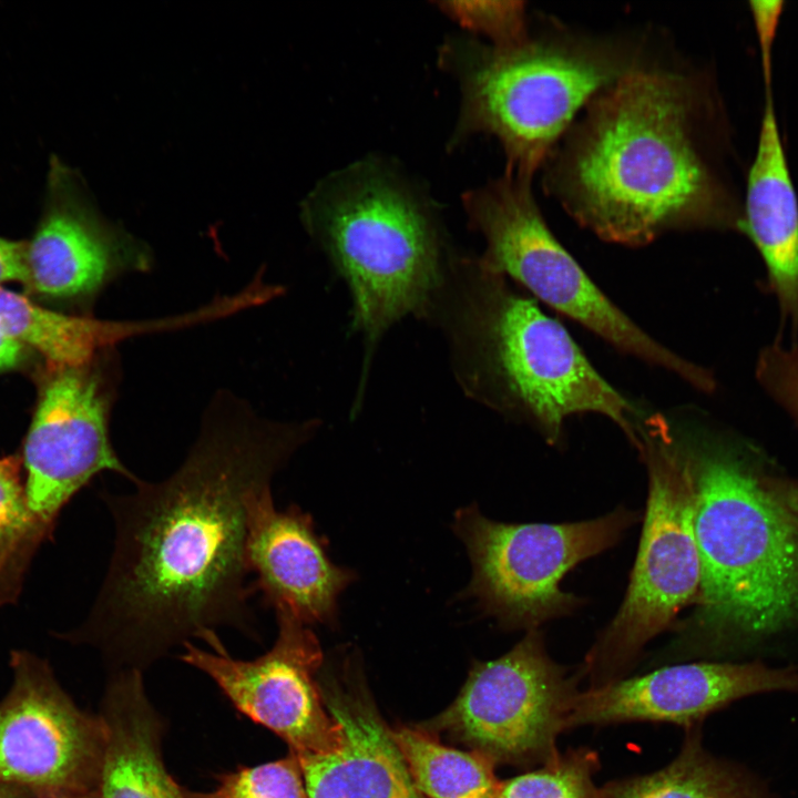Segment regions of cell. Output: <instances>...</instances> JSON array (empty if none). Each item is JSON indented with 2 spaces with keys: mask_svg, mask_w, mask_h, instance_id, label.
Here are the masks:
<instances>
[{
  "mask_svg": "<svg viewBox=\"0 0 798 798\" xmlns=\"http://www.w3.org/2000/svg\"><path fill=\"white\" fill-rule=\"evenodd\" d=\"M755 376L763 389L798 423V342L781 340L764 347Z\"/></svg>",
  "mask_w": 798,
  "mask_h": 798,
  "instance_id": "obj_27",
  "label": "cell"
},
{
  "mask_svg": "<svg viewBox=\"0 0 798 798\" xmlns=\"http://www.w3.org/2000/svg\"><path fill=\"white\" fill-rule=\"evenodd\" d=\"M436 6L462 28L488 37L495 48L528 40L521 1H439Z\"/></svg>",
  "mask_w": 798,
  "mask_h": 798,
  "instance_id": "obj_26",
  "label": "cell"
},
{
  "mask_svg": "<svg viewBox=\"0 0 798 798\" xmlns=\"http://www.w3.org/2000/svg\"><path fill=\"white\" fill-rule=\"evenodd\" d=\"M638 440L648 474L642 536L625 597L581 667L590 687L622 678L644 646L699 593L695 487L687 459L664 413L646 416Z\"/></svg>",
  "mask_w": 798,
  "mask_h": 798,
  "instance_id": "obj_7",
  "label": "cell"
},
{
  "mask_svg": "<svg viewBox=\"0 0 798 798\" xmlns=\"http://www.w3.org/2000/svg\"><path fill=\"white\" fill-rule=\"evenodd\" d=\"M318 427V420L283 423L232 410L209 418L168 478L105 493L114 548L76 638L116 666L140 671L218 626L258 638L246 581L249 501Z\"/></svg>",
  "mask_w": 798,
  "mask_h": 798,
  "instance_id": "obj_1",
  "label": "cell"
},
{
  "mask_svg": "<svg viewBox=\"0 0 798 798\" xmlns=\"http://www.w3.org/2000/svg\"><path fill=\"white\" fill-rule=\"evenodd\" d=\"M22 352V345L0 329V370L14 366Z\"/></svg>",
  "mask_w": 798,
  "mask_h": 798,
  "instance_id": "obj_31",
  "label": "cell"
},
{
  "mask_svg": "<svg viewBox=\"0 0 798 798\" xmlns=\"http://www.w3.org/2000/svg\"><path fill=\"white\" fill-rule=\"evenodd\" d=\"M637 520L617 508L567 523H504L475 504L460 508L452 529L466 545L472 579L463 592L504 630H533L574 611L581 600L561 589L564 575L613 546Z\"/></svg>",
  "mask_w": 798,
  "mask_h": 798,
  "instance_id": "obj_9",
  "label": "cell"
},
{
  "mask_svg": "<svg viewBox=\"0 0 798 798\" xmlns=\"http://www.w3.org/2000/svg\"><path fill=\"white\" fill-rule=\"evenodd\" d=\"M108 399L84 367L58 368L45 383L23 450L25 492L34 515L48 526L96 474L135 477L112 448Z\"/></svg>",
  "mask_w": 798,
  "mask_h": 798,
  "instance_id": "obj_13",
  "label": "cell"
},
{
  "mask_svg": "<svg viewBox=\"0 0 798 798\" xmlns=\"http://www.w3.org/2000/svg\"><path fill=\"white\" fill-rule=\"evenodd\" d=\"M0 704V787L64 798L98 790L105 750L101 717L81 712L38 659L17 654Z\"/></svg>",
  "mask_w": 798,
  "mask_h": 798,
  "instance_id": "obj_12",
  "label": "cell"
},
{
  "mask_svg": "<svg viewBox=\"0 0 798 798\" xmlns=\"http://www.w3.org/2000/svg\"><path fill=\"white\" fill-rule=\"evenodd\" d=\"M47 528L29 507L19 459H0V602L17 593L27 563Z\"/></svg>",
  "mask_w": 798,
  "mask_h": 798,
  "instance_id": "obj_23",
  "label": "cell"
},
{
  "mask_svg": "<svg viewBox=\"0 0 798 798\" xmlns=\"http://www.w3.org/2000/svg\"><path fill=\"white\" fill-rule=\"evenodd\" d=\"M301 217L347 284L366 375L396 323L424 319L453 249L432 205L376 158L323 180L303 203Z\"/></svg>",
  "mask_w": 798,
  "mask_h": 798,
  "instance_id": "obj_5",
  "label": "cell"
},
{
  "mask_svg": "<svg viewBox=\"0 0 798 798\" xmlns=\"http://www.w3.org/2000/svg\"><path fill=\"white\" fill-rule=\"evenodd\" d=\"M325 684L329 714L340 725L341 746L328 754L297 755L309 798H426L355 673Z\"/></svg>",
  "mask_w": 798,
  "mask_h": 798,
  "instance_id": "obj_17",
  "label": "cell"
},
{
  "mask_svg": "<svg viewBox=\"0 0 798 798\" xmlns=\"http://www.w3.org/2000/svg\"><path fill=\"white\" fill-rule=\"evenodd\" d=\"M798 693L797 667L760 662H697L659 667L580 692L567 729L628 722L702 725L710 714L741 698Z\"/></svg>",
  "mask_w": 798,
  "mask_h": 798,
  "instance_id": "obj_15",
  "label": "cell"
},
{
  "mask_svg": "<svg viewBox=\"0 0 798 798\" xmlns=\"http://www.w3.org/2000/svg\"><path fill=\"white\" fill-rule=\"evenodd\" d=\"M0 798H14V795L9 792V789L0 787Z\"/></svg>",
  "mask_w": 798,
  "mask_h": 798,
  "instance_id": "obj_33",
  "label": "cell"
},
{
  "mask_svg": "<svg viewBox=\"0 0 798 798\" xmlns=\"http://www.w3.org/2000/svg\"><path fill=\"white\" fill-rule=\"evenodd\" d=\"M64 798H100L99 791H92L84 795H78V796H71V797H64Z\"/></svg>",
  "mask_w": 798,
  "mask_h": 798,
  "instance_id": "obj_32",
  "label": "cell"
},
{
  "mask_svg": "<svg viewBox=\"0 0 798 798\" xmlns=\"http://www.w3.org/2000/svg\"><path fill=\"white\" fill-rule=\"evenodd\" d=\"M604 798H779L745 765L712 754L702 725L686 728L678 755L665 767L602 787Z\"/></svg>",
  "mask_w": 798,
  "mask_h": 798,
  "instance_id": "obj_20",
  "label": "cell"
},
{
  "mask_svg": "<svg viewBox=\"0 0 798 798\" xmlns=\"http://www.w3.org/2000/svg\"><path fill=\"white\" fill-rule=\"evenodd\" d=\"M668 419L695 487L700 585L685 632L719 642L779 631L798 618V522L679 410Z\"/></svg>",
  "mask_w": 798,
  "mask_h": 798,
  "instance_id": "obj_4",
  "label": "cell"
},
{
  "mask_svg": "<svg viewBox=\"0 0 798 798\" xmlns=\"http://www.w3.org/2000/svg\"><path fill=\"white\" fill-rule=\"evenodd\" d=\"M765 96L739 231L759 252L782 323L789 326L792 342H798V197L770 88H766Z\"/></svg>",
  "mask_w": 798,
  "mask_h": 798,
  "instance_id": "obj_18",
  "label": "cell"
},
{
  "mask_svg": "<svg viewBox=\"0 0 798 798\" xmlns=\"http://www.w3.org/2000/svg\"><path fill=\"white\" fill-rule=\"evenodd\" d=\"M184 798H309L296 754L254 767H239L218 776L209 792L183 788Z\"/></svg>",
  "mask_w": 798,
  "mask_h": 798,
  "instance_id": "obj_25",
  "label": "cell"
},
{
  "mask_svg": "<svg viewBox=\"0 0 798 798\" xmlns=\"http://www.w3.org/2000/svg\"><path fill=\"white\" fill-rule=\"evenodd\" d=\"M782 0H751L749 1L763 60V71L766 86L771 84V49L777 28L784 11Z\"/></svg>",
  "mask_w": 798,
  "mask_h": 798,
  "instance_id": "obj_28",
  "label": "cell"
},
{
  "mask_svg": "<svg viewBox=\"0 0 798 798\" xmlns=\"http://www.w3.org/2000/svg\"><path fill=\"white\" fill-rule=\"evenodd\" d=\"M43 204L25 242L23 283L31 290L62 299L89 296L120 273L146 266L143 245L102 218L78 172L55 155Z\"/></svg>",
  "mask_w": 798,
  "mask_h": 798,
  "instance_id": "obj_14",
  "label": "cell"
},
{
  "mask_svg": "<svg viewBox=\"0 0 798 798\" xmlns=\"http://www.w3.org/2000/svg\"><path fill=\"white\" fill-rule=\"evenodd\" d=\"M245 556L264 606L308 626L336 623L338 598L355 573L330 561L309 513L295 504L276 509L270 488L249 501Z\"/></svg>",
  "mask_w": 798,
  "mask_h": 798,
  "instance_id": "obj_16",
  "label": "cell"
},
{
  "mask_svg": "<svg viewBox=\"0 0 798 798\" xmlns=\"http://www.w3.org/2000/svg\"><path fill=\"white\" fill-rule=\"evenodd\" d=\"M105 750L100 798H184L162 758L163 725L136 668H121L111 679L103 714Z\"/></svg>",
  "mask_w": 798,
  "mask_h": 798,
  "instance_id": "obj_19",
  "label": "cell"
},
{
  "mask_svg": "<svg viewBox=\"0 0 798 798\" xmlns=\"http://www.w3.org/2000/svg\"><path fill=\"white\" fill-rule=\"evenodd\" d=\"M764 482L798 522V482L771 479Z\"/></svg>",
  "mask_w": 798,
  "mask_h": 798,
  "instance_id": "obj_30",
  "label": "cell"
},
{
  "mask_svg": "<svg viewBox=\"0 0 798 798\" xmlns=\"http://www.w3.org/2000/svg\"><path fill=\"white\" fill-rule=\"evenodd\" d=\"M25 242L0 237V287L11 280H24Z\"/></svg>",
  "mask_w": 798,
  "mask_h": 798,
  "instance_id": "obj_29",
  "label": "cell"
},
{
  "mask_svg": "<svg viewBox=\"0 0 798 798\" xmlns=\"http://www.w3.org/2000/svg\"><path fill=\"white\" fill-rule=\"evenodd\" d=\"M439 63L461 92L450 145L473 134L494 135L507 172L529 180L581 106L625 73L604 52L529 40L495 48L451 37L440 48Z\"/></svg>",
  "mask_w": 798,
  "mask_h": 798,
  "instance_id": "obj_6",
  "label": "cell"
},
{
  "mask_svg": "<svg viewBox=\"0 0 798 798\" xmlns=\"http://www.w3.org/2000/svg\"><path fill=\"white\" fill-rule=\"evenodd\" d=\"M554 662L539 628L501 657L475 663L454 702L428 729L444 732L494 764L541 766L560 751L559 735L577 690L579 676Z\"/></svg>",
  "mask_w": 798,
  "mask_h": 798,
  "instance_id": "obj_10",
  "label": "cell"
},
{
  "mask_svg": "<svg viewBox=\"0 0 798 798\" xmlns=\"http://www.w3.org/2000/svg\"><path fill=\"white\" fill-rule=\"evenodd\" d=\"M276 618L274 645L255 659L232 657L215 631L200 637L212 651L188 641L180 658L207 674L241 713L283 738L294 754L335 751L342 732L325 709L316 678L324 659L319 641L295 617L276 613Z\"/></svg>",
  "mask_w": 798,
  "mask_h": 798,
  "instance_id": "obj_11",
  "label": "cell"
},
{
  "mask_svg": "<svg viewBox=\"0 0 798 798\" xmlns=\"http://www.w3.org/2000/svg\"><path fill=\"white\" fill-rule=\"evenodd\" d=\"M684 78L630 71L593 102L556 170L569 212L604 241L648 244L668 231L737 228L694 135Z\"/></svg>",
  "mask_w": 798,
  "mask_h": 798,
  "instance_id": "obj_2",
  "label": "cell"
},
{
  "mask_svg": "<svg viewBox=\"0 0 798 798\" xmlns=\"http://www.w3.org/2000/svg\"><path fill=\"white\" fill-rule=\"evenodd\" d=\"M0 329L58 368H79L109 344L152 327L64 315L0 287Z\"/></svg>",
  "mask_w": 798,
  "mask_h": 798,
  "instance_id": "obj_21",
  "label": "cell"
},
{
  "mask_svg": "<svg viewBox=\"0 0 798 798\" xmlns=\"http://www.w3.org/2000/svg\"><path fill=\"white\" fill-rule=\"evenodd\" d=\"M461 200L470 228L484 239L480 258L490 268L620 352L667 370L702 392L715 390L708 369L657 341L597 287L548 227L529 178L507 172Z\"/></svg>",
  "mask_w": 798,
  "mask_h": 798,
  "instance_id": "obj_8",
  "label": "cell"
},
{
  "mask_svg": "<svg viewBox=\"0 0 798 798\" xmlns=\"http://www.w3.org/2000/svg\"><path fill=\"white\" fill-rule=\"evenodd\" d=\"M600 766L593 749H569L535 770L501 781L498 798H604L594 780Z\"/></svg>",
  "mask_w": 798,
  "mask_h": 798,
  "instance_id": "obj_24",
  "label": "cell"
},
{
  "mask_svg": "<svg viewBox=\"0 0 798 798\" xmlns=\"http://www.w3.org/2000/svg\"><path fill=\"white\" fill-rule=\"evenodd\" d=\"M424 320L439 327L463 393L559 446L566 421L596 413L638 447L649 410L614 388L565 327L480 256L453 250Z\"/></svg>",
  "mask_w": 798,
  "mask_h": 798,
  "instance_id": "obj_3",
  "label": "cell"
},
{
  "mask_svg": "<svg viewBox=\"0 0 798 798\" xmlns=\"http://www.w3.org/2000/svg\"><path fill=\"white\" fill-rule=\"evenodd\" d=\"M412 778L426 798H498L494 763L475 753L443 746L426 732H392Z\"/></svg>",
  "mask_w": 798,
  "mask_h": 798,
  "instance_id": "obj_22",
  "label": "cell"
}]
</instances>
